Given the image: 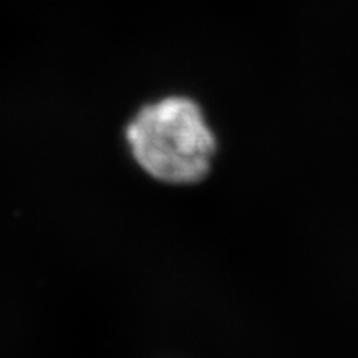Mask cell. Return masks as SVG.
<instances>
[{
    "instance_id": "cell-1",
    "label": "cell",
    "mask_w": 358,
    "mask_h": 358,
    "mask_svg": "<svg viewBox=\"0 0 358 358\" xmlns=\"http://www.w3.org/2000/svg\"><path fill=\"white\" fill-rule=\"evenodd\" d=\"M127 140L148 174L176 185L203 179L216 151V138L203 111L185 96L145 106L128 124Z\"/></svg>"
}]
</instances>
